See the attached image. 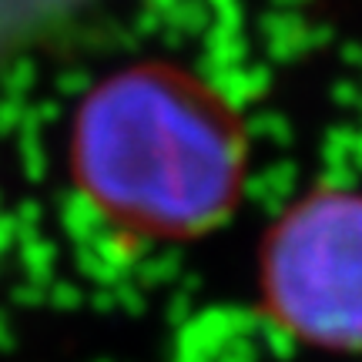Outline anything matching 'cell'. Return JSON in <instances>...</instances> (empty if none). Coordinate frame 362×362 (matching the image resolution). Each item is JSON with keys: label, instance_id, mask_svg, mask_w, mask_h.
I'll return each mask as SVG.
<instances>
[{"label": "cell", "instance_id": "2", "mask_svg": "<svg viewBox=\"0 0 362 362\" xmlns=\"http://www.w3.org/2000/svg\"><path fill=\"white\" fill-rule=\"evenodd\" d=\"M275 329L319 352H362V192L315 188L275 218L259 252Z\"/></svg>", "mask_w": 362, "mask_h": 362}, {"label": "cell", "instance_id": "1", "mask_svg": "<svg viewBox=\"0 0 362 362\" xmlns=\"http://www.w3.org/2000/svg\"><path fill=\"white\" fill-rule=\"evenodd\" d=\"M245 158L228 104L168 64H134L98 81L67 134V165L88 205L151 242H192L232 218Z\"/></svg>", "mask_w": 362, "mask_h": 362}]
</instances>
